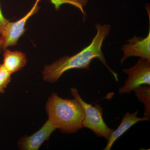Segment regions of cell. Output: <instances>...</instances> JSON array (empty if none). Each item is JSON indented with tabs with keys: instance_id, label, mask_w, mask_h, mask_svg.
I'll return each instance as SVG.
<instances>
[{
	"instance_id": "1",
	"label": "cell",
	"mask_w": 150,
	"mask_h": 150,
	"mask_svg": "<svg viewBox=\"0 0 150 150\" xmlns=\"http://www.w3.org/2000/svg\"><path fill=\"white\" fill-rule=\"evenodd\" d=\"M96 27V35L88 46L74 56H64L51 64L45 67L43 71L44 80L48 82H56L64 73L69 70L89 69L92 61L96 59L108 69L116 81H118V75L107 64L102 50L103 41L110 32V25L105 24L101 25L98 23Z\"/></svg>"
},
{
	"instance_id": "2",
	"label": "cell",
	"mask_w": 150,
	"mask_h": 150,
	"mask_svg": "<svg viewBox=\"0 0 150 150\" xmlns=\"http://www.w3.org/2000/svg\"><path fill=\"white\" fill-rule=\"evenodd\" d=\"M46 109L48 120L63 133L73 134L83 128L84 110L75 98H63L53 93L48 98Z\"/></svg>"
},
{
	"instance_id": "3",
	"label": "cell",
	"mask_w": 150,
	"mask_h": 150,
	"mask_svg": "<svg viewBox=\"0 0 150 150\" xmlns=\"http://www.w3.org/2000/svg\"><path fill=\"white\" fill-rule=\"evenodd\" d=\"M71 91L73 96L81 103L84 110L83 127L90 129L98 137H103L108 141L114 129H110L105 122L102 108L99 105L93 106L84 101L76 88H71Z\"/></svg>"
},
{
	"instance_id": "4",
	"label": "cell",
	"mask_w": 150,
	"mask_h": 150,
	"mask_svg": "<svg viewBox=\"0 0 150 150\" xmlns=\"http://www.w3.org/2000/svg\"><path fill=\"white\" fill-rule=\"evenodd\" d=\"M123 71L128 78L123 86L119 88V93H130L140 86H150V61L140 58L134 67Z\"/></svg>"
},
{
	"instance_id": "5",
	"label": "cell",
	"mask_w": 150,
	"mask_h": 150,
	"mask_svg": "<svg viewBox=\"0 0 150 150\" xmlns=\"http://www.w3.org/2000/svg\"><path fill=\"white\" fill-rule=\"evenodd\" d=\"M38 1H36L32 9L22 18L14 22L8 21L0 37L2 46L4 49L17 45L18 39L25 32L26 22L30 17L37 13L39 10Z\"/></svg>"
},
{
	"instance_id": "6",
	"label": "cell",
	"mask_w": 150,
	"mask_h": 150,
	"mask_svg": "<svg viewBox=\"0 0 150 150\" xmlns=\"http://www.w3.org/2000/svg\"><path fill=\"white\" fill-rule=\"evenodd\" d=\"M128 43L124 44L121 48L123 56L121 59V64L126 59L131 56L139 57L150 61V30L146 37L142 38L134 35L127 40Z\"/></svg>"
},
{
	"instance_id": "7",
	"label": "cell",
	"mask_w": 150,
	"mask_h": 150,
	"mask_svg": "<svg viewBox=\"0 0 150 150\" xmlns=\"http://www.w3.org/2000/svg\"><path fill=\"white\" fill-rule=\"evenodd\" d=\"M56 129V127L48 119L37 132L31 136L22 138L18 142L19 146L22 150H38L42 144L49 139Z\"/></svg>"
},
{
	"instance_id": "8",
	"label": "cell",
	"mask_w": 150,
	"mask_h": 150,
	"mask_svg": "<svg viewBox=\"0 0 150 150\" xmlns=\"http://www.w3.org/2000/svg\"><path fill=\"white\" fill-rule=\"evenodd\" d=\"M138 111L139 110H137L133 113L126 112L122 118L121 124L117 129L112 131L109 139L108 140L107 145L103 150H110L117 140L136 123L141 121H149L150 118L145 116L142 118L137 117Z\"/></svg>"
},
{
	"instance_id": "9",
	"label": "cell",
	"mask_w": 150,
	"mask_h": 150,
	"mask_svg": "<svg viewBox=\"0 0 150 150\" xmlns=\"http://www.w3.org/2000/svg\"><path fill=\"white\" fill-rule=\"evenodd\" d=\"M4 50L2 64L11 74L20 71L26 64L27 59L25 54L20 51Z\"/></svg>"
},
{
	"instance_id": "10",
	"label": "cell",
	"mask_w": 150,
	"mask_h": 150,
	"mask_svg": "<svg viewBox=\"0 0 150 150\" xmlns=\"http://www.w3.org/2000/svg\"><path fill=\"white\" fill-rule=\"evenodd\" d=\"M138 100L142 103L144 107V115L150 118V86L142 85L134 91Z\"/></svg>"
},
{
	"instance_id": "11",
	"label": "cell",
	"mask_w": 150,
	"mask_h": 150,
	"mask_svg": "<svg viewBox=\"0 0 150 150\" xmlns=\"http://www.w3.org/2000/svg\"><path fill=\"white\" fill-rule=\"evenodd\" d=\"M11 75L3 64H0V94L4 93L11 82Z\"/></svg>"
},
{
	"instance_id": "12",
	"label": "cell",
	"mask_w": 150,
	"mask_h": 150,
	"mask_svg": "<svg viewBox=\"0 0 150 150\" xmlns=\"http://www.w3.org/2000/svg\"><path fill=\"white\" fill-rule=\"evenodd\" d=\"M8 21L7 20L3 15L1 5H0V35L1 34L2 32L5 27Z\"/></svg>"
},
{
	"instance_id": "13",
	"label": "cell",
	"mask_w": 150,
	"mask_h": 150,
	"mask_svg": "<svg viewBox=\"0 0 150 150\" xmlns=\"http://www.w3.org/2000/svg\"><path fill=\"white\" fill-rule=\"evenodd\" d=\"M2 48V46L1 43V40H0V52H1V49Z\"/></svg>"
}]
</instances>
